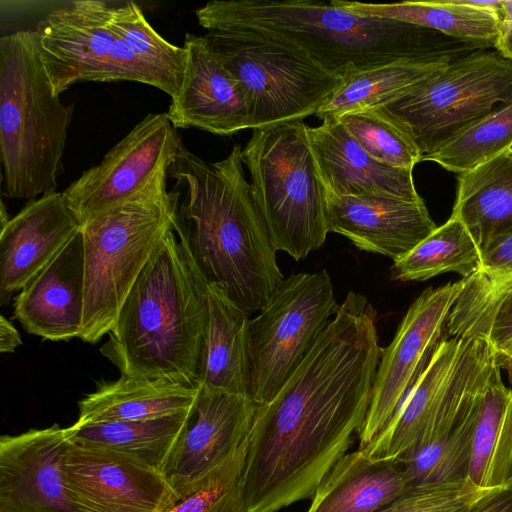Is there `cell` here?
Segmentation results:
<instances>
[{"label": "cell", "mask_w": 512, "mask_h": 512, "mask_svg": "<svg viewBox=\"0 0 512 512\" xmlns=\"http://www.w3.org/2000/svg\"><path fill=\"white\" fill-rule=\"evenodd\" d=\"M333 1L354 15L397 21L482 46H495L500 33L502 0Z\"/></svg>", "instance_id": "cell-24"}, {"label": "cell", "mask_w": 512, "mask_h": 512, "mask_svg": "<svg viewBox=\"0 0 512 512\" xmlns=\"http://www.w3.org/2000/svg\"><path fill=\"white\" fill-rule=\"evenodd\" d=\"M22 344L16 327L4 316H0V351L13 353Z\"/></svg>", "instance_id": "cell-42"}, {"label": "cell", "mask_w": 512, "mask_h": 512, "mask_svg": "<svg viewBox=\"0 0 512 512\" xmlns=\"http://www.w3.org/2000/svg\"><path fill=\"white\" fill-rule=\"evenodd\" d=\"M195 14L208 31L287 48L342 78L402 59L453 55L444 35L354 15L333 0H214Z\"/></svg>", "instance_id": "cell-4"}, {"label": "cell", "mask_w": 512, "mask_h": 512, "mask_svg": "<svg viewBox=\"0 0 512 512\" xmlns=\"http://www.w3.org/2000/svg\"><path fill=\"white\" fill-rule=\"evenodd\" d=\"M199 386L166 380L132 378L121 375L103 382L78 404L76 430L85 426L124 421H140L172 416L195 408Z\"/></svg>", "instance_id": "cell-25"}, {"label": "cell", "mask_w": 512, "mask_h": 512, "mask_svg": "<svg viewBox=\"0 0 512 512\" xmlns=\"http://www.w3.org/2000/svg\"><path fill=\"white\" fill-rule=\"evenodd\" d=\"M454 58L453 55H440L402 59L354 72L343 78L340 87L322 105L316 116L321 120L336 119L347 113L377 108L441 71Z\"/></svg>", "instance_id": "cell-31"}, {"label": "cell", "mask_w": 512, "mask_h": 512, "mask_svg": "<svg viewBox=\"0 0 512 512\" xmlns=\"http://www.w3.org/2000/svg\"><path fill=\"white\" fill-rule=\"evenodd\" d=\"M207 284L177 218L130 290L101 354L123 376L198 386Z\"/></svg>", "instance_id": "cell-3"}, {"label": "cell", "mask_w": 512, "mask_h": 512, "mask_svg": "<svg viewBox=\"0 0 512 512\" xmlns=\"http://www.w3.org/2000/svg\"><path fill=\"white\" fill-rule=\"evenodd\" d=\"M467 339L442 337L392 419L360 450L375 459H399L431 431Z\"/></svg>", "instance_id": "cell-22"}, {"label": "cell", "mask_w": 512, "mask_h": 512, "mask_svg": "<svg viewBox=\"0 0 512 512\" xmlns=\"http://www.w3.org/2000/svg\"><path fill=\"white\" fill-rule=\"evenodd\" d=\"M184 148L166 112L148 114L63 191L70 210L82 225L169 172Z\"/></svg>", "instance_id": "cell-13"}, {"label": "cell", "mask_w": 512, "mask_h": 512, "mask_svg": "<svg viewBox=\"0 0 512 512\" xmlns=\"http://www.w3.org/2000/svg\"><path fill=\"white\" fill-rule=\"evenodd\" d=\"M205 38L240 83L252 130L316 115L343 80L305 55L272 43L216 31Z\"/></svg>", "instance_id": "cell-11"}, {"label": "cell", "mask_w": 512, "mask_h": 512, "mask_svg": "<svg viewBox=\"0 0 512 512\" xmlns=\"http://www.w3.org/2000/svg\"><path fill=\"white\" fill-rule=\"evenodd\" d=\"M109 5L77 0L47 13L38 23V48L60 95L79 82L133 81L153 86L171 99L179 88L141 60L109 25Z\"/></svg>", "instance_id": "cell-9"}, {"label": "cell", "mask_w": 512, "mask_h": 512, "mask_svg": "<svg viewBox=\"0 0 512 512\" xmlns=\"http://www.w3.org/2000/svg\"><path fill=\"white\" fill-rule=\"evenodd\" d=\"M327 215L329 232L346 237L359 250L389 257L393 262L437 227L423 199L327 193Z\"/></svg>", "instance_id": "cell-18"}, {"label": "cell", "mask_w": 512, "mask_h": 512, "mask_svg": "<svg viewBox=\"0 0 512 512\" xmlns=\"http://www.w3.org/2000/svg\"><path fill=\"white\" fill-rule=\"evenodd\" d=\"M398 459L346 453L324 477L306 512H378L411 488Z\"/></svg>", "instance_id": "cell-23"}, {"label": "cell", "mask_w": 512, "mask_h": 512, "mask_svg": "<svg viewBox=\"0 0 512 512\" xmlns=\"http://www.w3.org/2000/svg\"><path fill=\"white\" fill-rule=\"evenodd\" d=\"M161 172L126 201L81 225L84 309L79 338L95 344L113 328L134 283L175 228L179 192Z\"/></svg>", "instance_id": "cell-6"}, {"label": "cell", "mask_w": 512, "mask_h": 512, "mask_svg": "<svg viewBox=\"0 0 512 512\" xmlns=\"http://www.w3.org/2000/svg\"><path fill=\"white\" fill-rule=\"evenodd\" d=\"M512 147V100L485 115L423 161L462 174Z\"/></svg>", "instance_id": "cell-34"}, {"label": "cell", "mask_w": 512, "mask_h": 512, "mask_svg": "<svg viewBox=\"0 0 512 512\" xmlns=\"http://www.w3.org/2000/svg\"><path fill=\"white\" fill-rule=\"evenodd\" d=\"M168 176L186 192L178 223L207 282L247 313L259 312L284 277L245 178L242 147L212 163L185 147Z\"/></svg>", "instance_id": "cell-2"}, {"label": "cell", "mask_w": 512, "mask_h": 512, "mask_svg": "<svg viewBox=\"0 0 512 512\" xmlns=\"http://www.w3.org/2000/svg\"><path fill=\"white\" fill-rule=\"evenodd\" d=\"M479 412L480 409L450 433L419 443L398 459L412 487L467 479L472 438Z\"/></svg>", "instance_id": "cell-33"}, {"label": "cell", "mask_w": 512, "mask_h": 512, "mask_svg": "<svg viewBox=\"0 0 512 512\" xmlns=\"http://www.w3.org/2000/svg\"><path fill=\"white\" fill-rule=\"evenodd\" d=\"M494 489L478 488L468 479L414 486L378 512H467Z\"/></svg>", "instance_id": "cell-38"}, {"label": "cell", "mask_w": 512, "mask_h": 512, "mask_svg": "<svg viewBox=\"0 0 512 512\" xmlns=\"http://www.w3.org/2000/svg\"><path fill=\"white\" fill-rule=\"evenodd\" d=\"M507 153L512 156V147L508 150Z\"/></svg>", "instance_id": "cell-44"}, {"label": "cell", "mask_w": 512, "mask_h": 512, "mask_svg": "<svg viewBox=\"0 0 512 512\" xmlns=\"http://www.w3.org/2000/svg\"><path fill=\"white\" fill-rule=\"evenodd\" d=\"M308 125L291 121L252 130L242 149L254 202L276 251L295 261L329 233L327 192L313 157Z\"/></svg>", "instance_id": "cell-7"}, {"label": "cell", "mask_w": 512, "mask_h": 512, "mask_svg": "<svg viewBox=\"0 0 512 512\" xmlns=\"http://www.w3.org/2000/svg\"><path fill=\"white\" fill-rule=\"evenodd\" d=\"M208 323L197 385L249 396L250 314L216 283L207 284Z\"/></svg>", "instance_id": "cell-26"}, {"label": "cell", "mask_w": 512, "mask_h": 512, "mask_svg": "<svg viewBox=\"0 0 512 512\" xmlns=\"http://www.w3.org/2000/svg\"><path fill=\"white\" fill-rule=\"evenodd\" d=\"M496 358L500 368L506 371L509 381L512 382V351L496 353Z\"/></svg>", "instance_id": "cell-43"}, {"label": "cell", "mask_w": 512, "mask_h": 512, "mask_svg": "<svg viewBox=\"0 0 512 512\" xmlns=\"http://www.w3.org/2000/svg\"><path fill=\"white\" fill-rule=\"evenodd\" d=\"M64 475L79 512H169L182 500L168 474L129 453L72 436Z\"/></svg>", "instance_id": "cell-12"}, {"label": "cell", "mask_w": 512, "mask_h": 512, "mask_svg": "<svg viewBox=\"0 0 512 512\" xmlns=\"http://www.w3.org/2000/svg\"><path fill=\"white\" fill-rule=\"evenodd\" d=\"M325 269L279 284L248 330L249 397L269 402L296 370L338 309Z\"/></svg>", "instance_id": "cell-10"}, {"label": "cell", "mask_w": 512, "mask_h": 512, "mask_svg": "<svg viewBox=\"0 0 512 512\" xmlns=\"http://www.w3.org/2000/svg\"><path fill=\"white\" fill-rule=\"evenodd\" d=\"M467 512H512V481L494 489Z\"/></svg>", "instance_id": "cell-40"}, {"label": "cell", "mask_w": 512, "mask_h": 512, "mask_svg": "<svg viewBox=\"0 0 512 512\" xmlns=\"http://www.w3.org/2000/svg\"><path fill=\"white\" fill-rule=\"evenodd\" d=\"M109 25L133 53L180 89L186 64L185 48L173 45L156 32L136 3L110 6Z\"/></svg>", "instance_id": "cell-35"}, {"label": "cell", "mask_w": 512, "mask_h": 512, "mask_svg": "<svg viewBox=\"0 0 512 512\" xmlns=\"http://www.w3.org/2000/svg\"><path fill=\"white\" fill-rule=\"evenodd\" d=\"M511 100L512 60L497 51L476 50L454 58L441 71L371 110L400 130L423 161Z\"/></svg>", "instance_id": "cell-8"}, {"label": "cell", "mask_w": 512, "mask_h": 512, "mask_svg": "<svg viewBox=\"0 0 512 512\" xmlns=\"http://www.w3.org/2000/svg\"><path fill=\"white\" fill-rule=\"evenodd\" d=\"M194 410L149 420L68 429L75 440L129 453L171 476L180 458Z\"/></svg>", "instance_id": "cell-29"}, {"label": "cell", "mask_w": 512, "mask_h": 512, "mask_svg": "<svg viewBox=\"0 0 512 512\" xmlns=\"http://www.w3.org/2000/svg\"><path fill=\"white\" fill-rule=\"evenodd\" d=\"M309 145L327 193L336 196L382 195L417 201L413 170L374 160L334 118L307 128Z\"/></svg>", "instance_id": "cell-21"}, {"label": "cell", "mask_w": 512, "mask_h": 512, "mask_svg": "<svg viewBox=\"0 0 512 512\" xmlns=\"http://www.w3.org/2000/svg\"><path fill=\"white\" fill-rule=\"evenodd\" d=\"M382 349L375 309L349 292L276 395L256 405L246 512H277L313 498L363 425Z\"/></svg>", "instance_id": "cell-1"}, {"label": "cell", "mask_w": 512, "mask_h": 512, "mask_svg": "<svg viewBox=\"0 0 512 512\" xmlns=\"http://www.w3.org/2000/svg\"><path fill=\"white\" fill-rule=\"evenodd\" d=\"M451 215L464 223L481 251L512 233V156L503 153L460 174Z\"/></svg>", "instance_id": "cell-28"}, {"label": "cell", "mask_w": 512, "mask_h": 512, "mask_svg": "<svg viewBox=\"0 0 512 512\" xmlns=\"http://www.w3.org/2000/svg\"><path fill=\"white\" fill-rule=\"evenodd\" d=\"M256 404L249 396L200 387L172 482L182 499L249 436Z\"/></svg>", "instance_id": "cell-19"}, {"label": "cell", "mask_w": 512, "mask_h": 512, "mask_svg": "<svg viewBox=\"0 0 512 512\" xmlns=\"http://www.w3.org/2000/svg\"><path fill=\"white\" fill-rule=\"evenodd\" d=\"M480 258L481 250L467 227L451 215L411 251L394 261L390 272L392 279L402 282L426 281L448 272L466 278L477 269Z\"/></svg>", "instance_id": "cell-32"}, {"label": "cell", "mask_w": 512, "mask_h": 512, "mask_svg": "<svg viewBox=\"0 0 512 512\" xmlns=\"http://www.w3.org/2000/svg\"><path fill=\"white\" fill-rule=\"evenodd\" d=\"M488 341L493 346L495 353L512 351V293L497 311Z\"/></svg>", "instance_id": "cell-39"}, {"label": "cell", "mask_w": 512, "mask_h": 512, "mask_svg": "<svg viewBox=\"0 0 512 512\" xmlns=\"http://www.w3.org/2000/svg\"><path fill=\"white\" fill-rule=\"evenodd\" d=\"M70 439L58 424L0 438V512H79L65 484Z\"/></svg>", "instance_id": "cell-15"}, {"label": "cell", "mask_w": 512, "mask_h": 512, "mask_svg": "<svg viewBox=\"0 0 512 512\" xmlns=\"http://www.w3.org/2000/svg\"><path fill=\"white\" fill-rule=\"evenodd\" d=\"M499 19L500 33L494 47L503 57L512 60V0H502Z\"/></svg>", "instance_id": "cell-41"}, {"label": "cell", "mask_w": 512, "mask_h": 512, "mask_svg": "<svg viewBox=\"0 0 512 512\" xmlns=\"http://www.w3.org/2000/svg\"><path fill=\"white\" fill-rule=\"evenodd\" d=\"M73 105L53 91L35 30L0 39V154L3 195L36 199L56 192Z\"/></svg>", "instance_id": "cell-5"}, {"label": "cell", "mask_w": 512, "mask_h": 512, "mask_svg": "<svg viewBox=\"0 0 512 512\" xmlns=\"http://www.w3.org/2000/svg\"><path fill=\"white\" fill-rule=\"evenodd\" d=\"M500 370L489 381L472 438L467 479L482 489L512 481V388Z\"/></svg>", "instance_id": "cell-30"}, {"label": "cell", "mask_w": 512, "mask_h": 512, "mask_svg": "<svg viewBox=\"0 0 512 512\" xmlns=\"http://www.w3.org/2000/svg\"><path fill=\"white\" fill-rule=\"evenodd\" d=\"M464 287L448 316L446 335L488 340L504 300L512 293V233L489 243L477 269L462 278Z\"/></svg>", "instance_id": "cell-27"}, {"label": "cell", "mask_w": 512, "mask_h": 512, "mask_svg": "<svg viewBox=\"0 0 512 512\" xmlns=\"http://www.w3.org/2000/svg\"><path fill=\"white\" fill-rule=\"evenodd\" d=\"M464 287L456 282L424 290L409 306L391 343L382 349L369 408L358 433L365 448L389 423L445 335L448 316Z\"/></svg>", "instance_id": "cell-14"}, {"label": "cell", "mask_w": 512, "mask_h": 512, "mask_svg": "<svg viewBox=\"0 0 512 512\" xmlns=\"http://www.w3.org/2000/svg\"><path fill=\"white\" fill-rule=\"evenodd\" d=\"M183 47L186 64L181 87L166 112L172 125L217 135L251 129L245 93L205 36L186 33Z\"/></svg>", "instance_id": "cell-16"}, {"label": "cell", "mask_w": 512, "mask_h": 512, "mask_svg": "<svg viewBox=\"0 0 512 512\" xmlns=\"http://www.w3.org/2000/svg\"><path fill=\"white\" fill-rule=\"evenodd\" d=\"M14 318L29 333L50 341L79 338L84 309L81 231L16 295Z\"/></svg>", "instance_id": "cell-20"}, {"label": "cell", "mask_w": 512, "mask_h": 512, "mask_svg": "<svg viewBox=\"0 0 512 512\" xmlns=\"http://www.w3.org/2000/svg\"><path fill=\"white\" fill-rule=\"evenodd\" d=\"M81 231L63 192L30 200L0 231V302L7 305Z\"/></svg>", "instance_id": "cell-17"}, {"label": "cell", "mask_w": 512, "mask_h": 512, "mask_svg": "<svg viewBox=\"0 0 512 512\" xmlns=\"http://www.w3.org/2000/svg\"><path fill=\"white\" fill-rule=\"evenodd\" d=\"M250 434V433H249ZM249 436L169 512H246L244 470Z\"/></svg>", "instance_id": "cell-36"}, {"label": "cell", "mask_w": 512, "mask_h": 512, "mask_svg": "<svg viewBox=\"0 0 512 512\" xmlns=\"http://www.w3.org/2000/svg\"><path fill=\"white\" fill-rule=\"evenodd\" d=\"M336 119L368 155L383 165L413 170L421 161L416 146L372 110L347 113Z\"/></svg>", "instance_id": "cell-37"}]
</instances>
